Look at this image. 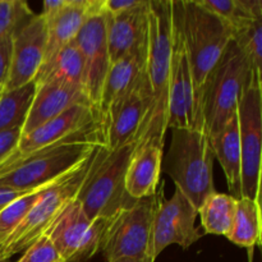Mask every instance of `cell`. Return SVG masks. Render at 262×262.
<instances>
[{"mask_svg": "<svg viewBox=\"0 0 262 262\" xmlns=\"http://www.w3.org/2000/svg\"><path fill=\"white\" fill-rule=\"evenodd\" d=\"M181 22L194 89L202 106L205 89L225 49L234 38V28L199 4L197 0H173Z\"/></svg>", "mask_w": 262, "mask_h": 262, "instance_id": "obj_1", "label": "cell"}, {"mask_svg": "<svg viewBox=\"0 0 262 262\" xmlns=\"http://www.w3.org/2000/svg\"><path fill=\"white\" fill-rule=\"evenodd\" d=\"M173 54L171 0H150L145 71L152 96L150 117L138 137L156 135L165 138L168 130V91Z\"/></svg>", "mask_w": 262, "mask_h": 262, "instance_id": "obj_2", "label": "cell"}, {"mask_svg": "<svg viewBox=\"0 0 262 262\" xmlns=\"http://www.w3.org/2000/svg\"><path fill=\"white\" fill-rule=\"evenodd\" d=\"M138 138L115 150H109L100 143L76 200L81 204L90 220L109 219L117 212L132 205L125 191V171Z\"/></svg>", "mask_w": 262, "mask_h": 262, "instance_id": "obj_3", "label": "cell"}, {"mask_svg": "<svg viewBox=\"0 0 262 262\" xmlns=\"http://www.w3.org/2000/svg\"><path fill=\"white\" fill-rule=\"evenodd\" d=\"M170 147L163 158L161 173L173 179L178 188L197 210L215 192L214 152L205 130L171 128Z\"/></svg>", "mask_w": 262, "mask_h": 262, "instance_id": "obj_4", "label": "cell"}, {"mask_svg": "<svg viewBox=\"0 0 262 262\" xmlns=\"http://www.w3.org/2000/svg\"><path fill=\"white\" fill-rule=\"evenodd\" d=\"M101 142L100 137L78 138L25 156L0 171V187L31 192L50 186L81 166Z\"/></svg>", "mask_w": 262, "mask_h": 262, "instance_id": "obj_5", "label": "cell"}, {"mask_svg": "<svg viewBox=\"0 0 262 262\" xmlns=\"http://www.w3.org/2000/svg\"><path fill=\"white\" fill-rule=\"evenodd\" d=\"M97 146L81 166L43 189L40 199L33 205L27 216L7 241L0 245V260H10L12 256L25 252L35 241L48 234L69 202L76 199L91 168Z\"/></svg>", "mask_w": 262, "mask_h": 262, "instance_id": "obj_6", "label": "cell"}, {"mask_svg": "<svg viewBox=\"0 0 262 262\" xmlns=\"http://www.w3.org/2000/svg\"><path fill=\"white\" fill-rule=\"evenodd\" d=\"M253 74L250 58L233 38L212 71L202 101L204 127L207 136L222 129L233 114Z\"/></svg>", "mask_w": 262, "mask_h": 262, "instance_id": "obj_7", "label": "cell"}, {"mask_svg": "<svg viewBox=\"0 0 262 262\" xmlns=\"http://www.w3.org/2000/svg\"><path fill=\"white\" fill-rule=\"evenodd\" d=\"M160 192L136 200L110 217L102 238L101 250L107 262H155L152 248V223Z\"/></svg>", "mask_w": 262, "mask_h": 262, "instance_id": "obj_8", "label": "cell"}, {"mask_svg": "<svg viewBox=\"0 0 262 262\" xmlns=\"http://www.w3.org/2000/svg\"><path fill=\"white\" fill-rule=\"evenodd\" d=\"M241 140V197L260 202L262 87L253 74L238 101Z\"/></svg>", "mask_w": 262, "mask_h": 262, "instance_id": "obj_9", "label": "cell"}, {"mask_svg": "<svg viewBox=\"0 0 262 262\" xmlns=\"http://www.w3.org/2000/svg\"><path fill=\"white\" fill-rule=\"evenodd\" d=\"M87 137H100L104 141L99 113L91 105H74L32 132L20 136L17 150L4 161L0 171L43 148Z\"/></svg>", "mask_w": 262, "mask_h": 262, "instance_id": "obj_10", "label": "cell"}, {"mask_svg": "<svg viewBox=\"0 0 262 262\" xmlns=\"http://www.w3.org/2000/svg\"><path fill=\"white\" fill-rule=\"evenodd\" d=\"M171 8H173V54H171L168 91V129L189 128V129L205 130L202 106L194 89L191 66L182 35L181 22L173 0H171Z\"/></svg>", "mask_w": 262, "mask_h": 262, "instance_id": "obj_11", "label": "cell"}, {"mask_svg": "<svg viewBox=\"0 0 262 262\" xmlns=\"http://www.w3.org/2000/svg\"><path fill=\"white\" fill-rule=\"evenodd\" d=\"M109 219L90 220L76 199L58 217L48 237L66 262H86L101 250Z\"/></svg>", "mask_w": 262, "mask_h": 262, "instance_id": "obj_12", "label": "cell"}, {"mask_svg": "<svg viewBox=\"0 0 262 262\" xmlns=\"http://www.w3.org/2000/svg\"><path fill=\"white\" fill-rule=\"evenodd\" d=\"M151 106L152 96L145 71L136 86L110 106L102 118L101 130L106 147L115 150L138 138L150 117Z\"/></svg>", "mask_w": 262, "mask_h": 262, "instance_id": "obj_13", "label": "cell"}, {"mask_svg": "<svg viewBox=\"0 0 262 262\" xmlns=\"http://www.w3.org/2000/svg\"><path fill=\"white\" fill-rule=\"evenodd\" d=\"M197 209L188 199L176 188L169 200L160 197L152 223L154 256L158 258L166 247L171 245L181 246L188 250L192 245L202 238L196 227Z\"/></svg>", "mask_w": 262, "mask_h": 262, "instance_id": "obj_14", "label": "cell"}, {"mask_svg": "<svg viewBox=\"0 0 262 262\" xmlns=\"http://www.w3.org/2000/svg\"><path fill=\"white\" fill-rule=\"evenodd\" d=\"M48 31L41 14H33L12 36V60L4 91L22 87L35 79L45 60Z\"/></svg>", "mask_w": 262, "mask_h": 262, "instance_id": "obj_15", "label": "cell"}, {"mask_svg": "<svg viewBox=\"0 0 262 262\" xmlns=\"http://www.w3.org/2000/svg\"><path fill=\"white\" fill-rule=\"evenodd\" d=\"M74 42L78 46L83 60L84 94L99 113L102 87L110 68L105 14H95L87 18Z\"/></svg>", "mask_w": 262, "mask_h": 262, "instance_id": "obj_16", "label": "cell"}, {"mask_svg": "<svg viewBox=\"0 0 262 262\" xmlns=\"http://www.w3.org/2000/svg\"><path fill=\"white\" fill-rule=\"evenodd\" d=\"M164 140L155 135H142L125 171V191L133 200L150 197L158 192L164 158Z\"/></svg>", "mask_w": 262, "mask_h": 262, "instance_id": "obj_17", "label": "cell"}, {"mask_svg": "<svg viewBox=\"0 0 262 262\" xmlns=\"http://www.w3.org/2000/svg\"><path fill=\"white\" fill-rule=\"evenodd\" d=\"M148 4L150 0H146L145 4L129 12L118 15L105 14L110 64L129 54L146 50L148 36Z\"/></svg>", "mask_w": 262, "mask_h": 262, "instance_id": "obj_18", "label": "cell"}, {"mask_svg": "<svg viewBox=\"0 0 262 262\" xmlns=\"http://www.w3.org/2000/svg\"><path fill=\"white\" fill-rule=\"evenodd\" d=\"M74 105H91L83 90L56 83L36 86L32 104L22 127V135L32 132Z\"/></svg>", "mask_w": 262, "mask_h": 262, "instance_id": "obj_19", "label": "cell"}, {"mask_svg": "<svg viewBox=\"0 0 262 262\" xmlns=\"http://www.w3.org/2000/svg\"><path fill=\"white\" fill-rule=\"evenodd\" d=\"M102 5L104 0H67L63 9L45 19L48 41L43 61L71 43L78 35L87 18L95 14H104Z\"/></svg>", "mask_w": 262, "mask_h": 262, "instance_id": "obj_20", "label": "cell"}, {"mask_svg": "<svg viewBox=\"0 0 262 262\" xmlns=\"http://www.w3.org/2000/svg\"><path fill=\"white\" fill-rule=\"evenodd\" d=\"M146 51H147V48L146 50L129 54L115 63L110 64L104 87H102L101 101L99 106L100 125L109 107L123 99L136 86L138 79L143 74L146 64Z\"/></svg>", "mask_w": 262, "mask_h": 262, "instance_id": "obj_21", "label": "cell"}, {"mask_svg": "<svg viewBox=\"0 0 262 262\" xmlns=\"http://www.w3.org/2000/svg\"><path fill=\"white\" fill-rule=\"evenodd\" d=\"M212 152L219 160L228 187L235 199H241V140L238 113L229 118L224 127L209 137Z\"/></svg>", "mask_w": 262, "mask_h": 262, "instance_id": "obj_22", "label": "cell"}, {"mask_svg": "<svg viewBox=\"0 0 262 262\" xmlns=\"http://www.w3.org/2000/svg\"><path fill=\"white\" fill-rule=\"evenodd\" d=\"M33 81L36 86L56 83L83 90V60L74 40L43 61Z\"/></svg>", "mask_w": 262, "mask_h": 262, "instance_id": "obj_23", "label": "cell"}, {"mask_svg": "<svg viewBox=\"0 0 262 262\" xmlns=\"http://www.w3.org/2000/svg\"><path fill=\"white\" fill-rule=\"evenodd\" d=\"M228 239L239 247L251 250L261 245V205L241 197L235 204L234 220Z\"/></svg>", "mask_w": 262, "mask_h": 262, "instance_id": "obj_24", "label": "cell"}, {"mask_svg": "<svg viewBox=\"0 0 262 262\" xmlns=\"http://www.w3.org/2000/svg\"><path fill=\"white\" fill-rule=\"evenodd\" d=\"M235 204L237 199L232 194L215 191L207 196L197 210L205 233L228 237L233 227Z\"/></svg>", "mask_w": 262, "mask_h": 262, "instance_id": "obj_25", "label": "cell"}, {"mask_svg": "<svg viewBox=\"0 0 262 262\" xmlns=\"http://www.w3.org/2000/svg\"><path fill=\"white\" fill-rule=\"evenodd\" d=\"M36 92L35 81L0 95V133L22 129Z\"/></svg>", "mask_w": 262, "mask_h": 262, "instance_id": "obj_26", "label": "cell"}, {"mask_svg": "<svg viewBox=\"0 0 262 262\" xmlns=\"http://www.w3.org/2000/svg\"><path fill=\"white\" fill-rule=\"evenodd\" d=\"M45 188L46 187L28 192L0 210V245L4 243L7 238L17 229L18 225L23 222Z\"/></svg>", "mask_w": 262, "mask_h": 262, "instance_id": "obj_27", "label": "cell"}, {"mask_svg": "<svg viewBox=\"0 0 262 262\" xmlns=\"http://www.w3.org/2000/svg\"><path fill=\"white\" fill-rule=\"evenodd\" d=\"M234 40L250 58L252 69L261 77L262 64V18L253 19L234 30Z\"/></svg>", "mask_w": 262, "mask_h": 262, "instance_id": "obj_28", "label": "cell"}, {"mask_svg": "<svg viewBox=\"0 0 262 262\" xmlns=\"http://www.w3.org/2000/svg\"><path fill=\"white\" fill-rule=\"evenodd\" d=\"M35 13L22 0H0V40L12 36Z\"/></svg>", "mask_w": 262, "mask_h": 262, "instance_id": "obj_29", "label": "cell"}, {"mask_svg": "<svg viewBox=\"0 0 262 262\" xmlns=\"http://www.w3.org/2000/svg\"><path fill=\"white\" fill-rule=\"evenodd\" d=\"M197 2L205 9L210 10L223 20L229 23L234 30L253 20V18H251L245 12L239 0H197Z\"/></svg>", "mask_w": 262, "mask_h": 262, "instance_id": "obj_30", "label": "cell"}, {"mask_svg": "<svg viewBox=\"0 0 262 262\" xmlns=\"http://www.w3.org/2000/svg\"><path fill=\"white\" fill-rule=\"evenodd\" d=\"M17 262H66L48 235H42L25 251Z\"/></svg>", "mask_w": 262, "mask_h": 262, "instance_id": "obj_31", "label": "cell"}, {"mask_svg": "<svg viewBox=\"0 0 262 262\" xmlns=\"http://www.w3.org/2000/svg\"><path fill=\"white\" fill-rule=\"evenodd\" d=\"M20 136H22L20 128L0 133V168L4 164V161L17 150Z\"/></svg>", "mask_w": 262, "mask_h": 262, "instance_id": "obj_32", "label": "cell"}, {"mask_svg": "<svg viewBox=\"0 0 262 262\" xmlns=\"http://www.w3.org/2000/svg\"><path fill=\"white\" fill-rule=\"evenodd\" d=\"M146 0H104L102 13L107 15H118L141 7Z\"/></svg>", "mask_w": 262, "mask_h": 262, "instance_id": "obj_33", "label": "cell"}, {"mask_svg": "<svg viewBox=\"0 0 262 262\" xmlns=\"http://www.w3.org/2000/svg\"><path fill=\"white\" fill-rule=\"evenodd\" d=\"M12 36L0 40V86L2 87H4L9 74L10 60H12Z\"/></svg>", "mask_w": 262, "mask_h": 262, "instance_id": "obj_34", "label": "cell"}, {"mask_svg": "<svg viewBox=\"0 0 262 262\" xmlns=\"http://www.w3.org/2000/svg\"><path fill=\"white\" fill-rule=\"evenodd\" d=\"M67 4V0H45L42 4V12L40 13L43 17V19L53 17L54 14L63 9Z\"/></svg>", "mask_w": 262, "mask_h": 262, "instance_id": "obj_35", "label": "cell"}, {"mask_svg": "<svg viewBox=\"0 0 262 262\" xmlns=\"http://www.w3.org/2000/svg\"><path fill=\"white\" fill-rule=\"evenodd\" d=\"M32 192V191H31ZM28 193V192L23 191H15V189L8 188V187H0V210L4 209L7 205L17 200L18 197L23 196V194Z\"/></svg>", "mask_w": 262, "mask_h": 262, "instance_id": "obj_36", "label": "cell"}, {"mask_svg": "<svg viewBox=\"0 0 262 262\" xmlns=\"http://www.w3.org/2000/svg\"><path fill=\"white\" fill-rule=\"evenodd\" d=\"M250 251V256H248V262H252V253H253V248H251Z\"/></svg>", "mask_w": 262, "mask_h": 262, "instance_id": "obj_37", "label": "cell"}, {"mask_svg": "<svg viewBox=\"0 0 262 262\" xmlns=\"http://www.w3.org/2000/svg\"><path fill=\"white\" fill-rule=\"evenodd\" d=\"M3 91H4V87L0 86V95H2V92H3Z\"/></svg>", "mask_w": 262, "mask_h": 262, "instance_id": "obj_38", "label": "cell"}, {"mask_svg": "<svg viewBox=\"0 0 262 262\" xmlns=\"http://www.w3.org/2000/svg\"><path fill=\"white\" fill-rule=\"evenodd\" d=\"M0 262H12L10 260H0Z\"/></svg>", "mask_w": 262, "mask_h": 262, "instance_id": "obj_39", "label": "cell"}]
</instances>
